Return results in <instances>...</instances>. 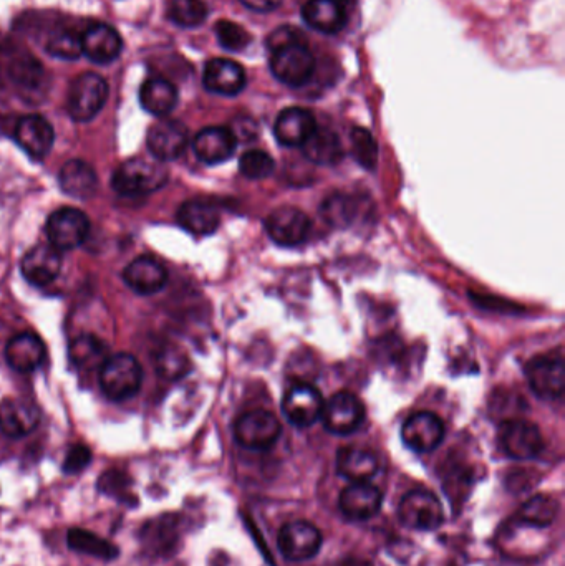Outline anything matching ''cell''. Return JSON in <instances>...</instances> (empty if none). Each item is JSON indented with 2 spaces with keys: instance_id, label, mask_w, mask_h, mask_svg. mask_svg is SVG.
<instances>
[{
  "instance_id": "cell-38",
  "label": "cell",
  "mask_w": 565,
  "mask_h": 566,
  "mask_svg": "<svg viewBox=\"0 0 565 566\" xmlns=\"http://www.w3.org/2000/svg\"><path fill=\"white\" fill-rule=\"evenodd\" d=\"M168 15L179 27L193 29L208 19V7L203 0H171Z\"/></svg>"
},
{
  "instance_id": "cell-12",
  "label": "cell",
  "mask_w": 565,
  "mask_h": 566,
  "mask_svg": "<svg viewBox=\"0 0 565 566\" xmlns=\"http://www.w3.org/2000/svg\"><path fill=\"white\" fill-rule=\"evenodd\" d=\"M499 444L506 456L516 461L536 459L544 449L541 429L524 419L506 421L499 429Z\"/></svg>"
},
{
  "instance_id": "cell-49",
  "label": "cell",
  "mask_w": 565,
  "mask_h": 566,
  "mask_svg": "<svg viewBox=\"0 0 565 566\" xmlns=\"http://www.w3.org/2000/svg\"><path fill=\"white\" fill-rule=\"evenodd\" d=\"M451 566H454V565H451Z\"/></svg>"
},
{
  "instance_id": "cell-30",
  "label": "cell",
  "mask_w": 565,
  "mask_h": 566,
  "mask_svg": "<svg viewBox=\"0 0 565 566\" xmlns=\"http://www.w3.org/2000/svg\"><path fill=\"white\" fill-rule=\"evenodd\" d=\"M305 158L319 166H335L343 159V146L339 135L329 128H315L309 140L302 144Z\"/></svg>"
},
{
  "instance_id": "cell-8",
  "label": "cell",
  "mask_w": 565,
  "mask_h": 566,
  "mask_svg": "<svg viewBox=\"0 0 565 566\" xmlns=\"http://www.w3.org/2000/svg\"><path fill=\"white\" fill-rule=\"evenodd\" d=\"M527 383L532 393L544 401L561 399L565 389V365L561 355H541L526 366Z\"/></svg>"
},
{
  "instance_id": "cell-24",
  "label": "cell",
  "mask_w": 565,
  "mask_h": 566,
  "mask_svg": "<svg viewBox=\"0 0 565 566\" xmlns=\"http://www.w3.org/2000/svg\"><path fill=\"white\" fill-rule=\"evenodd\" d=\"M40 411L25 399L9 398L0 404V431L12 439L29 436L39 426Z\"/></svg>"
},
{
  "instance_id": "cell-31",
  "label": "cell",
  "mask_w": 565,
  "mask_h": 566,
  "mask_svg": "<svg viewBox=\"0 0 565 566\" xmlns=\"http://www.w3.org/2000/svg\"><path fill=\"white\" fill-rule=\"evenodd\" d=\"M140 103L150 115L165 118L178 105V90L165 78H151L141 85Z\"/></svg>"
},
{
  "instance_id": "cell-44",
  "label": "cell",
  "mask_w": 565,
  "mask_h": 566,
  "mask_svg": "<svg viewBox=\"0 0 565 566\" xmlns=\"http://www.w3.org/2000/svg\"><path fill=\"white\" fill-rule=\"evenodd\" d=\"M90 462H92V451L83 444H75L68 449L62 469L68 475L80 474L87 469Z\"/></svg>"
},
{
  "instance_id": "cell-40",
  "label": "cell",
  "mask_w": 565,
  "mask_h": 566,
  "mask_svg": "<svg viewBox=\"0 0 565 566\" xmlns=\"http://www.w3.org/2000/svg\"><path fill=\"white\" fill-rule=\"evenodd\" d=\"M274 168H276L274 158L261 149L246 151L239 159V171L244 178L252 179V181L269 178L274 173Z\"/></svg>"
},
{
  "instance_id": "cell-43",
  "label": "cell",
  "mask_w": 565,
  "mask_h": 566,
  "mask_svg": "<svg viewBox=\"0 0 565 566\" xmlns=\"http://www.w3.org/2000/svg\"><path fill=\"white\" fill-rule=\"evenodd\" d=\"M188 368V358H186L181 351L176 350V348L163 351L160 358H158V371H160L161 375L165 376V378H183Z\"/></svg>"
},
{
  "instance_id": "cell-42",
  "label": "cell",
  "mask_w": 565,
  "mask_h": 566,
  "mask_svg": "<svg viewBox=\"0 0 565 566\" xmlns=\"http://www.w3.org/2000/svg\"><path fill=\"white\" fill-rule=\"evenodd\" d=\"M214 30H216V37L221 47L231 52H241L251 44V35L247 34V30L242 29L241 25L231 20H219Z\"/></svg>"
},
{
  "instance_id": "cell-36",
  "label": "cell",
  "mask_w": 565,
  "mask_h": 566,
  "mask_svg": "<svg viewBox=\"0 0 565 566\" xmlns=\"http://www.w3.org/2000/svg\"><path fill=\"white\" fill-rule=\"evenodd\" d=\"M322 216L334 227L352 226L358 216L357 201L348 194H332L322 204Z\"/></svg>"
},
{
  "instance_id": "cell-21",
  "label": "cell",
  "mask_w": 565,
  "mask_h": 566,
  "mask_svg": "<svg viewBox=\"0 0 565 566\" xmlns=\"http://www.w3.org/2000/svg\"><path fill=\"white\" fill-rule=\"evenodd\" d=\"M123 40L112 25H90L82 35V52L90 62L107 65L120 57Z\"/></svg>"
},
{
  "instance_id": "cell-46",
  "label": "cell",
  "mask_w": 565,
  "mask_h": 566,
  "mask_svg": "<svg viewBox=\"0 0 565 566\" xmlns=\"http://www.w3.org/2000/svg\"><path fill=\"white\" fill-rule=\"evenodd\" d=\"M292 44H305V40L304 34L290 25H282L279 29L274 30L267 39V47L271 48L272 52L277 48Z\"/></svg>"
},
{
  "instance_id": "cell-4",
  "label": "cell",
  "mask_w": 565,
  "mask_h": 566,
  "mask_svg": "<svg viewBox=\"0 0 565 566\" xmlns=\"http://www.w3.org/2000/svg\"><path fill=\"white\" fill-rule=\"evenodd\" d=\"M398 519L410 530L433 532L445 522V509L430 490L413 489L401 497Z\"/></svg>"
},
{
  "instance_id": "cell-16",
  "label": "cell",
  "mask_w": 565,
  "mask_h": 566,
  "mask_svg": "<svg viewBox=\"0 0 565 566\" xmlns=\"http://www.w3.org/2000/svg\"><path fill=\"white\" fill-rule=\"evenodd\" d=\"M382 490L368 482H353L340 492L339 510L352 522H365L382 510Z\"/></svg>"
},
{
  "instance_id": "cell-5",
  "label": "cell",
  "mask_w": 565,
  "mask_h": 566,
  "mask_svg": "<svg viewBox=\"0 0 565 566\" xmlns=\"http://www.w3.org/2000/svg\"><path fill=\"white\" fill-rule=\"evenodd\" d=\"M282 426L279 419L266 409L247 411L234 423V439L239 446L249 451H267L279 437Z\"/></svg>"
},
{
  "instance_id": "cell-13",
  "label": "cell",
  "mask_w": 565,
  "mask_h": 566,
  "mask_svg": "<svg viewBox=\"0 0 565 566\" xmlns=\"http://www.w3.org/2000/svg\"><path fill=\"white\" fill-rule=\"evenodd\" d=\"M309 216L294 206L277 207L266 219L267 236L281 247H297L304 244L310 234Z\"/></svg>"
},
{
  "instance_id": "cell-33",
  "label": "cell",
  "mask_w": 565,
  "mask_h": 566,
  "mask_svg": "<svg viewBox=\"0 0 565 566\" xmlns=\"http://www.w3.org/2000/svg\"><path fill=\"white\" fill-rule=\"evenodd\" d=\"M68 358L78 370H100L108 358V346L93 335H80L70 343Z\"/></svg>"
},
{
  "instance_id": "cell-3",
  "label": "cell",
  "mask_w": 565,
  "mask_h": 566,
  "mask_svg": "<svg viewBox=\"0 0 565 566\" xmlns=\"http://www.w3.org/2000/svg\"><path fill=\"white\" fill-rule=\"evenodd\" d=\"M108 100V83L98 73L78 75L68 88L67 111L77 123H87L103 110Z\"/></svg>"
},
{
  "instance_id": "cell-1",
  "label": "cell",
  "mask_w": 565,
  "mask_h": 566,
  "mask_svg": "<svg viewBox=\"0 0 565 566\" xmlns=\"http://www.w3.org/2000/svg\"><path fill=\"white\" fill-rule=\"evenodd\" d=\"M168 183V171L161 161L145 158L128 159L113 173L112 186L126 197L145 196L160 191Z\"/></svg>"
},
{
  "instance_id": "cell-18",
  "label": "cell",
  "mask_w": 565,
  "mask_h": 566,
  "mask_svg": "<svg viewBox=\"0 0 565 566\" xmlns=\"http://www.w3.org/2000/svg\"><path fill=\"white\" fill-rule=\"evenodd\" d=\"M62 252L54 245L37 244L24 255L20 272L35 287H45L54 282L62 270Z\"/></svg>"
},
{
  "instance_id": "cell-7",
  "label": "cell",
  "mask_w": 565,
  "mask_h": 566,
  "mask_svg": "<svg viewBox=\"0 0 565 566\" xmlns=\"http://www.w3.org/2000/svg\"><path fill=\"white\" fill-rule=\"evenodd\" d=\"M324 543L322 533L314 523L305 520L285 523L277 537V547L289 562H307L320 552Z\"/></svg>"
},
{
  "instance_id": "cell-26",
  "label": "cell",
  "mask_w": 565,
  "mask_h": 566,
  "mask_svg": "<svg viewBox=\"0 0 565 566\" xmlns=\"http://www.w3.org/2000/svg\"><path fill=\"white\" fill-rule=\"evenodd\" d=\"M380 461L377 454L365 447L347 446L337 452V472L350 482H368L377 475Z\"/></svg>"
},
{
  "instance_id": "cell-14",
  "label": "cell",
  "mask_w": 565,
  "mask_h": 566,
  "mask_svg": "<svg viewBox=\"0 0 565 566\" xmlns=\"http://www.w3.org/2000/svg\"><path fill=\"white\" fill-rule=\"evenodd\" d=\"M445 439V424L435 413L421 411L411 414L401 426V441L410 451L428 454L440 447Z\"/></svg>"
},
{
  "instance_id": "cell-41",
  "label": "cell",
  "mask_w": 565,
  "mask_h": 566,
  "mask_svg": "<svg viewBox=\"0 0 565 566\" xmlns=\"http://www.w3.org/2000/svg\"><path fill=\"white\" fill-rule=\"evenodd\" d=\"M47 52L60 60H77L82 57V35L73 30H60L47 42Z\"/></svg>"
},
{
  "instance_id": "cell-17",
  "label": "cell",
  "mask_w": 565,
  "mask_h": 566,
  "mask_svg": "<svg viewBox=\"0 0 565 566\" xmlns=\"http://www.w3.org/2000/svg\"><path fill=\"white\" fill-rule=\"evenodd\" d=\"M15 141L30 158L42 161L52 151L55 131L44 116H22L15 125Z\"/></svg>"
},
{
  "instance_id": "cell-10",
  "label": "cell",
  "mask_w": 565,
  "mask_h": 566,
  "mask_svg": "<svg viewBox=\"0 0 565 566\" xmlns=\"http://www.w3.org/2000/svg\"><path fill=\"white\" fill-rule=\"evenodd\" d=\"M320 419L325 429L335 436H348L362 426L365 406L355 394L340 391L325 401Z\"/></svg>"
},
{
  "instance_id": "cell-23",
  "label": "cell",
  "mask_w": 565,
  "mask_h": 566,
  "mask_svg": "<svg viewBox=\"0 0 565 566\" xmlns=\"http://www.w3.org/2000/svg\"><path fill=\"white\" fill-rule=\"evenodd\" d=\"M123 280L133 292L140 295H155L165 288L168 272L161 262L153 257H138L123 270Z\"/></svg>"
},
{
  "instance_id": "cell-11",
  "label": "cell",
  "mask_w": 565,
  "mask_h": 566,
  "mask_svg": "<svg viewBox=\"0 0 565 566\" xmlns=\"http://www.w3.org/2000/svg\"><path fill=\"white\" fill-rule=\"evenodd\" d=\"M90 234L87 214L75 207H62L52 212L47 221V237L55 249L73 250L80 247Z\"/></svg>"
},
{
  "instance_id": "cell-25",
  "label": "cell",
  "mask_w": 565,
  "mask_h": 566,
  "mask_svg": "<svg viewBox=\"0 0 565 566\" xmlns=\"http://www.w3.org/2000/svg\"><path fill=\"white\" fill-rule=\"evenodd\" d=\"M5 360L10 368L19 373H32L42 366L45 360L44 341L30 331H24L10 338L5 346Z\"/></svg>"
},
{
  "instance_id": "cell-2",
  "label": "cell",
  "mask_w": 565,
  "mask_h": 566,
  "mask_svg": "<svg viewBox=\"0 0 565 566\" xmlns=\"http://www.w3.org/2000/svg\"><path fill=\"white\" fill-rule=\"evenodd\" d=\"M143 383V368L128 353L108 356L100 368V386L108 399L120 403L133 398Z\"/></svg>"
},
{
  "instance_id": "cell-48",
  "label": "cell",
  "mask_w": 565,
  "mask_h": 566,
  "mask_svg": "<svg viewBox=\"0 0 565 566\" xmlns=\"http://www.w3.org/2000/svg\"><path fill=\"white\" fill-rule=\"evenodd\" d=\"M335 2L342 5L343 9H345V7H348V5H352L355 0H335Z\"/></svg>"
},
{
  "instance_id": "cell-35",
  "label": "cell",
  "mask_w": 565,
  "mask_h": 566,
  "mask_svg": "<svg viewBox=\"0 0 565 566\" xmlns=\"http://www.w3.org/2000/svg\"><path fill=\"white\" fill-rule=\"evenodd\" d=\"M9 77L20 90L34 93L44 85L45 70L37 58L24 53L20 57H15L14 62L10 63Z\"/></svg>"
},
{
  "instance_id": "cell-27",
  "label": "cell",
  "mask_w": 565,
  "mask_h": 566,
  "mask_svg": "<svg viewBox=\"0 0 565 566\" xmlns=\"http://www.w3.org/2000/svg\"><path fill=\"white\" fill-rule=\"evenodd\" d=\"M176 219L184 231L194 236H211L221 224V212L211 202L193 199L179 207Z\"/></svg>"
},
{
  "instance_id": "cell-6",
  "label": "cell",
  "mask_w": 565,
  "mask_h": 566,
  "mask_svg": "<svg viewBox=\"0 0 565 566\" xmlns=\"http://www.w3.org/2000/svg\"><path fill=\"white\" fill-rule=\"evenodd\" d=\"M271 72L287 87H304L315 72V58L305 44L285 45L272 52Z\"/></svg>"
},
{
  "instance_id": "cell-22",
  "label": "cell",
  "mask_w": 565,
  "mask_h": 566,
  "mask_svg": "<svg viewBox=\"0 0 565 566\" xmlns=\"http://www.w3.org/2000/svg\"><path fill=\"white\" fill-rule=\"evenodd\" d=\"M315 128H317V123L309 110L299 108V106H290L277 116L274 135L282 146L302 148V144L309 140Z\"/></svg>"
},
{
  "instance_id": "cell-9",
  "label": "cell",
  "mask_w": 565,
  "mask_h": 566,
  "mask_svg": "<svg viewBox=\"0 0 565 566\" xmlns=\"http://www.w3.org/2000/svg\"><path fill=\"white\" fill-rule=\"evenodd\" d=\"M324 398L319 389L310 383H295L285 391L282 398V413L292 426H314L322 416Z\"/></svg>"
},
{
  "instance_id": "cell-32",
  "label": "cell",
  "mask_w": 565,
  "mask_h": 566,
  "mask_svg": "<svg viewBox=\"0 0 565 566\" xmlns=\"http://www.w3.org/2000/svg\"><path fill=\"white\" fill-rule=\"evenodd\" d=\"M176 540H178V525L171 515L150 520L141 530V543L146 548V552L153 555L171 552Z\"/></svg>"
},
{
  "instance_id": "cell-28",
  "label": "cell",
  "mask_w": 565,
  "mask_h": 566,
  "mask_svg": "<svg viewBox=\"0 0 565 566\" xmlns=\"http://www.w3.org/2000/svg\"><path fill=\"white\" fill-rule=\"evenodd\" d=\"M305 24L320 34H339L347 25V10L335 0H309L302 9Z\"/></svg>"
},
{
  "instance_id": "cell-20",
  "label": "cell",
  "mask_w": 565,
  "mask_h": 566,
  "mask_svg": "<svg viewBox=\"0 0 565 566\" xmlns=\"http://www.w3.org/2000/svg\"><path fill=\"white\" fill-rule=\"evenodd\" d=\"M204 88L216 95L236 96L246 88L244 68L229 58H213L206 63L203 73Z\"/></svg>"
},
{
  "instance_id": "cell-47",
  "label": "cell",
  "mask_w": 565,
  "mask_h": 566,
  "mask_svg": "<svg viewBox=\"0 0 565 566\" xmlns=\"http://www.w3.org/2000/svg\"><path fill=\"white\" fill-rule=\"evenodd\" d=\"M244 7L247 9L254 10V12H272L276 10L279 5L282 4V0H239Z\"/></svg>"
},
{
  "instance_id": "cell-45",
  "label": "cell",
  "mask_w": 565,
  "mask_h": 566,
  "mask_svg": "<svg viewBox=\"0 0 565 566\" xmlns=\"http://www.w3.org/2000/svg\"><path fill=\"white\" fill-rule=\"evenodd\" d=\"M98 489L102 490L103 494L125 499L128 479H126L125 474L118 471L105 472L98 480Z\"/></svg>"
},
{
  "instance_id": "cell-37",
  "label": "cell",
  "mask_w": 565,
  "mask_h": 566,
  "mask_svg": "<svg viewBox=\"0 0 565 566\" xmlns=\"http://www.w3.org/2000/svg\"><path fill=\"white\" fill-rule=\"evenodd\" d=\"M559 514V504L549 495H536L522 505L519 519L534 527H549Z\"/></svg>"
},
{
  "instance_id": "cell-19",
  "label": "cell",
  "mask_w": 565,
  "mask_h": 566,
  "mask_svg": "<svg viewBox=\"0 0 565 566\" xmlns=\"http://www.w3.org/2000/svg\"><path fill=\"white\" fill-rule=\"evenodd\" d=\"M237 148V138L231 128L209 126L194 136L193 149L196 158L208 166L226 163Z\"/></svg>"
},
{
  "instance_id": "cell-15",
  "label": "cell",
  "mask_w": 565,
  "mask_h": 566,
  "mask_svg": "<svg viewBox=\"0 0 565 566\" xmlns=\"http://www.w3.org/2000/svg\"><path fill=\"white\" fill-rule=\"evenodd\" d=\"M189 143L188 128L178 120L161 118L151 126L146 144L156 161H174L186 151Z\"/></svg>"
},
{
  "instance_id": "cell-39",
  "label": "cell",
  "mask_w": 565,
  "mask_h": 566,
  "mask_svg": "<svg viewBox=\"0 0 565 566\" xmlns=\"http://www.w3.org/2000/svg\"><path fill=\"white\" fill-rule=\"evenodd\" d=\"M352 156L362 168L375 169L378 163V144L370 131L365 128H353L350 131Z\"/></svg>"
},
{
  "instance_id": "cell-29",
  "label": "cell",
  "mask_w": 565,
  "mask_h": 566,
  "mask_svg": "<svg viewBox=\"0 0 565 566\" xmlns=\"http://www.w3.org/2000/svg\"><path fill=\"white\" fill-rule=\"evenodd\" d=\"M58 183L65 194L73 199H90L98 186L95 169L82 159H70L58 174Z\"/></svg>"
},
{
  "instance_id": "cell-34",
  "label": "cell",
  "mask_w": 565,
  "mask_h": 566,
  "mask_svg": "<svg viewBox=\"0 0 565 566\" xmlns=\"http://www.w3.org/2000/svg\"><path fill=\"white\" fill-rule=\"evenodd\" d=\"M68 547L78 553H85L90 557L100 560H115L120 555V550L105 538L98 537L95 533L83 530V528H72L67 535Z\"/></svg>"
}]
</instances>
